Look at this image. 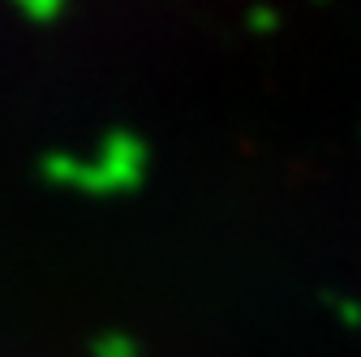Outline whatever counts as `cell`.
I'll return each instance as SVG.
<instances>
[{
  "label": "cell",
  "mask_w": 361,
  "mask_h": 357,
  "mask_svg": "<svg viewBox=\"0 0 361 357\" xmlns=\"http://www.w3.org/2000/svg\"><path fill=\"white\" fill-rule=\"evenodd\" d=\"M9 5L26 18V22H39V26H48V22H61L65 5L69 0H9Z\"/></svg>",
  "instance_id": "cell-1"
},
{
  "label": "cell",
  "mask_w": 361,
  "mask_h": 357,
  "mask_svg": "<svg viewBox=\"0 0 361 357\" xmlns=\"http://www.w3.org/2000/svg\"><path fill=\"white\" fill-rule=\"evenodd\" d=\"M245 26H250L254 35H267V30H276V26H280V13L271 9V5H254V9L245 13Z\"/></svg>",
  "instance_id": "cell-2"
}]
</instances>
